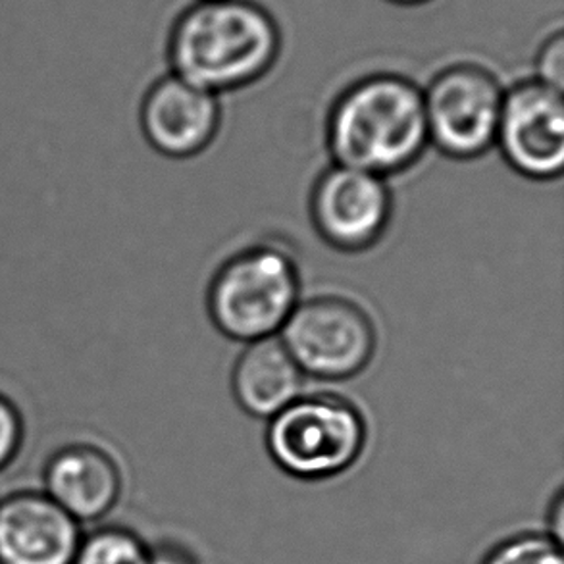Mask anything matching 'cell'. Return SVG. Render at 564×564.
Instances as JSON below:
<instances>
[{"label":"cell","mask_w":564,"mask_h":564,"mask_svg":"<svg viewBox=\"0 0 564 564\" xmlns=\"http://www.w3.org/2000/svg\"><path fill=\"white\" fill-rule=\"evenodd\" d=\"M280 54V25L252 0H195L169 35L172 74L216 97L260 82Z\"/></svg>","instance_id":"6da1fadb"},{"label":"cell","mask_w":564,"mask_h":564,"mask_svg":"<svg viewBox=\"0 0 564 564\" xmlns=\"http://www.w3.org/2000/svg\"><path fill=\"white\" fill-rule=\"evenodd\" d=\"M326 139L341 166L383 180L412 169L430 145L422 89L397 74L360 77L332 105Z\"/></svg>","instance_id":"7a4b0ae2"},{"label":"cell","mask_w":564,"mask_h":564,"mask_svg":"<svg viewBox=\"0 0 564 564\" xmlns=\"http://www.w3.org/2000/svg\"><path fill=\"white\" fill-rule=\"evenodd\" d=\"M301 301V274L290 252L257 245L226 260L208 285L206 308L224 336L254 344L274 337Z\"/></svg>","instance_id":"3957f363"},{"label":"cell","mask_w":564,"mask_h":564,"mask_svg":"<svg viewBox=\"0 0 564 564\" xmlns=\"http://www.w3.org/2000/svg\"><path fill=\"white\" fill-rule=\"evenodd\" d=\"M367 420L344 397L316 393L288 404L267 430V447L278 468L306 481L347 473L367 447Z\"/></svg>","instance_id":"277c9868"},{"label":"cell","mask_w":564,"mask_h":564,"mask_svg":"<svg viewBox=\"0 0 564 564\" xmlns=\"http://www.w3.org/2000/svg\"><path fill=\"white\" fill-rule=\"evenodd\" d=\"M280 341L303 375L344 381L375 359L376 328L352 301L324 295L299 301L280 329Z\"/></svg>","instance_id":"5b68a950"},{"label":"cell","mask_w":564,"mask_h":564,"mask_svg":"<svg viewBox=\"0 0 564 564\" xmlns=\"http://www.w3.org/2000/svg\"><path fill=\"white\" fill-rule=\"evenodd\" d=\"M427 141L453 161H474L496 145L505 89L478 64H453L427 84Z\"/></svg>","instance_id":"8992f818"},{"label":"cell","mask_w":564,"mask_h":564,"mask_svg":"<svg viewBox=\"0 0 564 564\" xmlns=\"http://www.w3.org/2000/svg\"><path fill=\"white\" fill-rule=\"evenodd\" d=\"M308 210L322 241L352 254L380 243L391 221L393 197L383 177L336 164L316 180Z\"/></svg>","instance_id":"52a82bcc"},{"label":"cell","mask_w":564,"mask_h":564,"mask_svg":"<svg viewBox=\"0 0 564 564\" xmlns=\"http://www.w3.org/2000/svg\"><path fill=\"white\" fill-rule=\"evenodd\" d=\"M496 143L520 176L551 182L564 169L563 91L527 79L505 91Z\"/></svg>","instance_id":"ba28073f"},{"label":"cell","mask_w":564,"mask_h":564,"mask_svg":"<svg viewBox=\"0 0 564 564\" xmlns=\"http://www.w3.org/2000/svg\"><path fill=\"white\" fill-rule=\"evenodd\" d=\"M220 122L218 97L174 74L154 82L141 105V128L149 145L177 161L208 149Z\"/></svg>","instance_id":"9c48e42d"},{"label":"cell","mask_w":564,"mask_h":564,"mask_svg":"<svg viewBox=\"0 0 564 564\" xmlns=\"http://www.w3.org/2000/svg\"><path fill=\"white\" fill-rule=\"evenodd\" d=\"M84 532L43 489L0 497V564H72Z\"/></svg>","instance_id":"30bf717a"},{"label":"cell","mask_w":564,"mask_h":564,"mask_svg":"<svg viewBox=\"0 0 564 564\" xmlns=\"http://www.w3.org/2000/svg\"><path fill=\"white\" fill-rule=\"evenodd\" d=\"M41 489L82 527H95L122 497V470L105 449L69 445L48 458Z\"/></svg>","instance_id":"8fae6325"},{"label":"cell","mask_w":564,"mask_h":564,"mask_svg":"<svg viewBox=\"0 0 564 564\" xmlns=\"http://www.w3.org/2000/svg\"><path fill=\"white\" fill-rule=\"evenodd\" d=\"M303 383L305 375L278 337L247 345L231 375L237 404L254 419H274L301 397Z\"/></svg>","instance_id":"7c38bea8"},{"label":"cell","mask_w":564,"mask_h":564,"mask_svg":"<svg viewBox=\"0 0 564 564\" xmlns=\"http://www.w3.org/2000/svg\"><path fill=\"white\" fill-rule=\"evenodd\" d=\"M151 547L133 530L97 527L85 530L72 564H149Z\"/></svg>","instance_id":"4fadbf2b"},{"label":"cell","mask_w":564,"mask_h":564,"mask_svg":"<svg viewBox=\"0 0 564 564\" xmlns=\"http://www.w3.org/2000/svg\"><path fill=\"white\" fill-rule=\"evenodd\" d=\"M481 564H564L563 547L553 534L527 532L497 543Z\"/></svg>","instance_id":"5bb4252c"},{"label":"cell","mask_w":564,"mask_h":564,"mask_svg":"<svg viewBox=\"0 0 564 564\" xmlns=\"http://www.w3.org/2000/svg\"><path fill=\"white\" fill-rule=\"evenodd\" d=\"M535 79L563 91L564 84V37L563 31L545 39L535 56Z\"/></svg>","instance_id":"9a60e30c"},{"label":"cell","mask_w":564,"mask_h":564,"mask_svg":"<svg viewBox=\"0 0 564 564\" xmlns=\"http://www.w3.org/2000/svg\"><path fill=\"white\" fill-rule=\"evenodd\" d=\"M23 426L14 404L0 397V470L14 460L22 445Z\"/></svg>","instance_id":"2e32d148"},{"label":"cell","mask_w":564,"mask_h":564,"mask_svg":"<svg viewBox=\"0 0 564 564\" xmlns=\"http://www.w3.org/2000/svg\"><path fill=\"white\" fill-rule=\"evenodd\" d=\"M149 564H197L191 553L174 543H162L159 547H151Z\"/></svg>","instance_id":"e0dca14e"},{"label":"cell","mask_w":564,"mask_h":564,"mask_svg":"<svg viewBox=\"0 0 564 564\" xmlns=\"http://www.w3.org/2000/svg\"><path fill=\"white\" fill-rule=\"evenodd\" d=\"M388 2L397 4V7H422V4H427L432 0H388Z\"/></svg>","instance_id":"ac0fdd59"}]
</instances>
